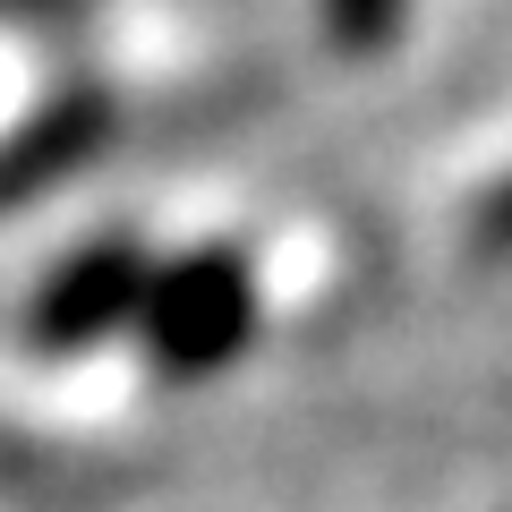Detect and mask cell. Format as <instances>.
Masks as SVG:
<instances>
[{
	"label": "cell",
	"mask_w": 512,
	"mask_h": 512,
	"mask_svg": "<svg viewBox=\"0 0 512 512\" xmlns=\"http://www.w3.org/2000/svg\"><path fill=\"white\" fill-rule=\"evenodd\" d=\"M137 333H146V359L163 376H214V367H231L248 350V333H256L248 256L239 248H188L171 265H154Z\"/></svg>",
	"instance_id": "cell-1"
},
{
	"label": "cell",
	"mask_w": 512,
	"mask_h": 512,
	"mask_svg": "<svg viewBox=\"0 0 512 512\" xmlns=\"http://www.w3.org/2000/svg\"><path fill=\"white\" fill-rule=\"evenodd\" d=\"M146 282H154V265L128 248V239H94V248H77L35 291L26 333H35V350H94V342H111V333L137 325Z\"/></svg>",
	"instance_id": "cell-2"
},
{
	"label": "cell",
	"mask_w": 512,
	"mask_h": 512,
	"mask_svg": "<svg viewBox=\"0 0 512 512\" xmlns=\"http://www.w3.org/2000/svg\"><path fill=\"white\" fill-rule=\"evenodd\" d=\"M103 137H111V94H60L18 137H0V205H26L43 188H60L69 171H86L103 154Z\"/></svg>",
	"instance_id": "cell-3"
},
{
	"label": "cell",
	"mask_w": 512,
	"mask_h": 512,
	"mask_svg": "<svg viewBox=\"0 0 512 512\" xmlns=\"http://www.w3.org/2000/svg\"><path fill=\"white\" fill-rule=\"evenodd\" d=\"M410 26V0H325V35L342 52H384Z\"/></svg>",
	"instance_id": "cell-4"
},
{
	"label": "cell",
	"mask_w": 512,
	"mask_h": 512,
	"mask_svg": "<svg viewBox=\"0 0 512 512\" xmlns=\"http://www.w3.org/2000/svg\"><path fill=\"white\" fill-rule=\"evenodd\" d=\"M470 248L478 256H512V171L478 197V214H470Z\"/></svg>",
	"instance_id": "cell-5"
}]
</instances>
